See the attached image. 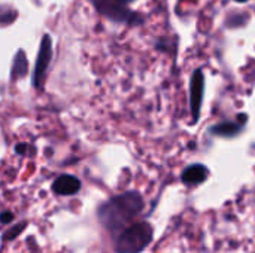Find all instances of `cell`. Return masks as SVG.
<instances>
[{"label": "cell", "instance_id": "6da1fadb", "mask_svg": "<svg viewBox=\"0 0 255 253\" xmlns=\"http://www.w3.org/2000/svg\"><path fill=\"white\" fill-rule=\"evenodd\" d=\"M143 197L137 191H126L105 201L97 210V218L109 233H121L143 210Z\"/></svg>", "mask_w": 255, "mask_h": 253}, {"label": "cell", "instance_id": "7a4b0ae2", "mask_svg": "<svg viewBox=\"0 0 255 253\" xmlns=\"http://www.w3.org/2000/svg\"><path fill=\"white\" fill-rule=\"evenodd\" d=\"M154 239V228L149 222H136L121 231L114 243L115 253L143 252Z\"/></svg>", "mask_w": 255, "mask_h": 253}, {"label": "cell", "instance_id": "3957f363", "mask_svg": "<svg viewBox=\"0 0 255 253\" xmlns=\"http://www.w3.org/2000/svg\"><path fill=\"white\" fill-rule=\"evenodd\" d=\"M96 10L106 16L108 19L114 22H124V24H142L143 18L137 13L127 9L121 1L118 0H90Z\"/></svg>", "mask_w": 255, "mask_h": 253}, {"label": "cell", "instance_id": "277c9868", "mask_svg": "<svg viewBox=\"0 0 255 253\" xmlns=\"http://www.w3.org/2000/svg\"><path fill=\"white\" fill-rule=\"evenodd\" d=\"M51 60H52V39L49 34H43L40 48H39V54H37V60H36V66H34V72L31 76V85L34 88H37V89L42 88L48 67L51 64Z\"/></svg>", "mask_w": 255, "mask_h": 253}, {"label": "cell", "instance_id": "5b68a950", "mask_svg": "<svg viewBox=\"0 0 255 253\" xmlns=\"http://www.w3.org/2000/svg\"><path fill=\"white\" fill-rule=\"evenodd\" d=\"M203 94H205V75L202 69H196L190 81V110L193 116V124H197L200 119Z\"/></svg>", "mask_w": 255, "mask_h": 253}, {"label": "cell", "instance_id": "8992f818", "mask_svg": "<svg viewBox=\"0 0 255 253\" xmlns=\"http://www.w3.org/2000/svg\"><path fill=\"white\" fill-rule=\"evenodd\" d=\"M81 189V180L73 174H61L52 182V191L57 195L69 197L78 194Z\"/></svg>", "mask_w": 255, "mask_h": 253}, {"label": "cell", "instance_id": "52a82bcc", "mask_svg": "<svg viewBox=\"0 0 255 253\" xmlns=\"http://www.w3.org/2000/svg\"><path fill=\"white\" fill-rule=\"evenodd\" d=\"M209 177V169L205 164H191L181 173V180L188 186L202 185Z\"/></svg>", "mask_w": 255, "mask_h": 253}, {"label": "cell", "instance_id": "ba28073f", "mask_svg": "<svg viewBox=\"0 0 255 253\" xmlns=\"http://www.w3.org/2000/svg\"><path fill=\"white\" fill-rule=\"evenodd\" d=\"M244 125L239 122H232V121H224L220 124H215L209 128V133L215 137H223V139H233L241 134Z\"/></svg>", "mask_w": 255, "mask_h": 253}, {"label": "cell", "instance_id": "9c48e42d", "mask_svg": "<svg viewBox=\"0 0 255 253\" xmlns=\"http://www.w3.org/2000/svg\"><path fill=\"white\" fill-rule=\"evenodd\" d=\"M27 69H28V64H27L25 52H24V51H18V52H16V55L13 57L12 72H10V79H12V81H18V79H21L22 76H25V75H27Z\"/></svg>", "mask_w": 255, "mask_h": 253}, {"label": "cell", "instance_id": "30bf717a", "mask_svg": "<svg viewBox=\"0 0 255 253\" xmlns=\"http://www.w3.org/2000/svg\"><path fill=\"white\" fill-rule=\"evenodd\" d=\"M25 222H21V224H18V225H15L13 228H10L9 231H6L4 234H3V242H7V240H13V239H16L22 231H24V228H25Z\"/></svg>", "mask_w": 255, "mask_h": 253}, {"label": "cell", "instance_id": "8fae6325", "mask_svg": "<svg viewBox=\"0 0 255 253\" xmlns=\"http://www.w3.org/2000/svg\"><path fill=\"white\" fill-rule=\"evenodd\" d=\"M15 152H16L18 155L25 157V155H31V154H34V149H33L30 145H27V143H18V145L15 146Z\"/></svg>", "mask_w": 255, "mask_h": 253}, {"label": "cell", "instance_id": "7c38bea8", "mask_svg": "<svg viewBox=\"0 0 255 253\" xmlns=\"http://www.w3.org/2000/svg\"><path fill=\"white\" fill-rule=\"evenodd\" d=\"M13 218H15V216H13V213H12V212H7V210H6V212H3V213L0 215V221H1V224H3V225H9V224L13 221Z\"/></svg>", "mask_w": 255, "mask_h": 253}, {"label": "cell", "instance_id": "4fadbf2b", "mask_svg": "<svg viewBox=\"0 0 255 253\" xmlns=\"http://www.w3.org/2000/svg\"><path fill=\"white\" fill-rule=\"evenodd\" d=\"M247 119H248V115H247V113L238 115V121H241V125H245V124H247Z\"/></svg>", "mask_w": 255, "mask_h": 253}, {"label": "cell", "instance_id": "5bb4252c", "mask_svg": "<svg viewBox=\"0 0 255 253\" xmlns=\"http://www.w3.org/2000/svg\"><path fill=\"white\" fill-rule=\"evenodd\" d=\"M118 1H121L123 4H126V3H131V1H134V0H118Z\"/></svg>", "mask_w": 255, "mask_h": 253}, {"label": "cell", "instance_id": "9a60e30c", "mask_svg": "<svg viewBox=\"0 0 255 253\" xmlns=\"http://www.w3.org/2000/svg\"><path fill=\"white\" fill-rule=\"evenodd\" d=\"M235 1H239V3H245V1H248V0H235Z\"/></svg>", "mask_w": 255, "mask_h": 253}]
</instances>
